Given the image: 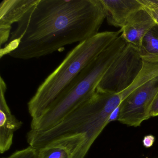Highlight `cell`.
<instances>
[{
	"mask_svg": "<svg viewBox=\"0 0 158 158\" xmlns=\"http://www.w3.org/2000/svg\"><path fill=\"white\" fill-rule=\"evenodd\" d=\"M109 25L122 28L137 12L143 9L138 0H101Z\"/></svg>",
	"mask_w": 158,
	"mask_h": 158,
	"instance_id": "obj_9",
	"label": "cell"
},
{
	"mask_svg": "<svg viewBox=\"0 0 158 158\" xmlns=\"http://www.w3.org/2000/svg\"><path fill=\"white\" fill-rule=\"evenodd\" d=\"M105 19L101 0H38L17 23L0 57L27 60L49 55L97 35Z\"/></svg>",
	"mask_w": 158,
	"mask_h": 158,
	"instance_id": "obj_1",
	"label": "cell"
},
{
	"mask_svg": "<svg viewBox=\"0 0 158 158\" xmlns=\"http://www.w3.org/2000/svg\"><path fill=\"white\" fill-rule=\"evenodd\" d=\"M7 85L0 77V153L8 151L11 147L15 131L22 127L23 123L12 114L5 98Z\"/></svg>",
	"mask_w": 158,
	"mask_h": 158,
	"instance_id": "obj_8",
	"label": "cell"
},
{
	"mask_svg": "<svg viewBox=\"0 0 158 158\" xmlns=\"http://www.w3.org/2000/svg\"><path fill=\"white\" fill-rule=\"evenodd\" d=\"M38 0H3L0 4V44L9 41L12 25L21 21Z\"/></svg>",
	"mask_w": 158,
	"mask_h": 158,
	"instance_id": "obj_7",
	"label": "cell"
},
{
	"mask_svg": "<svg viewBox=\"0 0 158 158\" xmlns=\"http://www.w3.org/2000/svg\"><path fill=\"white\" fill-rule=\"evenodd\" d=\"M139 53L143 61L158 63V26L155 24L142 39Z\"/></svg>",
	"mask_w": 158,
	"mask_h": 158,
	"instance_id": "obj_11",
	"label": "cell"
},
{
	"mask_svg": "<svg viewBox=\"0 0 158 158\" xmlns=\"http://www.w3.org/2000/svg\"><path fill=\"white\" fill-rule=\"evenodd\" d=\"M155 24L149 15L142 9L135 13L121 28V35L127 44L138 51L143 38Z\"/></svg>",
	"mask_w": 158,
	"mask_h": 158,
	"instance_id": "obj_10",
	"label": "cell"
},
{
	"mask_svg": "<svg viewBox=\"0 0 158 158\" xmlns=\"http://www.w3.org/2000/svg\"><path fill=\"white\" fill-rule=\"evenodd\" d=\"M143 66L138 51L127 44L104 74L97 90L113 94L124 91L135 82Z\"/></svg>",
	"mask_w": 158,
	"mask_h": 158,
	"instance_id": "obj_5",
	"label": "cell"
},
{
	"mask_svg": "<svg viewBox=\"0 0 158 158\" xmlns=\"http://www.w3.org/2000/svg\"><path fill=\"white\" fill-rule=\"evenodd\" d=\"M38 150L29 146L23 149L16 151L7 157L2 158H37Z\"/></svg>",
	"mask_w": 158,
	"mask_h": 158,
	"instance_id": "obj_14",
	"label": "cell"
},
{
	"mask_svg": "<svg viewBox=\"0 0 158 158\" xmlns=\"http://www.w3.org/2000/svg\"><path fill=\"white\" fill-rule=\"evenodd\" d=\"M155 138L152 135L146 136L143 139V144L147 148H150L153 145Z\"/></svg>",
	"mask_w": 158,
	"mask_h": 158,
	"instance_id": "obj_15",
	"label": "cell"
},
{
	"mask_svg": "<svg viewBox=\"0 0 158 158\" xmlns=\"http://www.w3.org/2000/svg\"><path fill=\"white\" fill-rule=\"evenodd\" d=\"M145 10L158 26V0H138Z\"/></svg>",
	"mask_w": 158,
	"mask_h": 158,
	"instance_id": "obj_13",
	"label": "cell"
},
{
	"mask_svg": "<svg viewBox=\"0 0 158 158\" xmlns=\"http://www.w3.org/2000/svg\"><path fill=\"white\" fill-rule=\"evenodd\" d=\"M158 96V76L134 90L120 105L118 120L128 126H139L152 117V104Z\"/></svg>",
	"mask_w": 158,
	"mask_h": 158,
	"instance_id": "obj_6",
	"label": "cell"
},
{
	"mask_svg": "<svg viewBox=\"0 0 158 158\" xmlns=\"http://www.w3.org/2000/svg\"><path fill=\"white\" fill-rule=\"evenodd\" d=\"M121 34L120 30L99 32L72 49L28 102L31 122L39 119L80 73Z\"/></svg>",
	"mask_w": 158,
	"mask_h": 158,
	"instance_id": "obj_3",
	"label": "cell"
},
{
	"mask_svg": "<svg viewBox=\"0 0 158 158\" xmlns=\"http://www.w3.org/2000/svg\"><path fill=\"white\" fill-rule=\"evenodd\" d=\"M37 158H71L67 151L58 147H48L38 150Z\"/></svg>",
	"mask_w": 158,
	"mask_h": 158,
	"instance_id": "obj_12",
	"label": "cell"
},
{
	"mask_svg": "<svg viewBox=\"0 0 158 158\" xmlns=\"http://www.w3.org/2000/svg\"><path fill=\"white\" fill-rule=\"evenodd\" d=\"M126 45L120 35L80 73L39 119L31 122V130L50 129L90 98L108 68Z\"/></svg>",
	"mask_w": 158,
	"mask_h": 158,
	"instance_id": "obj_4",
	"label": "cell"
},
{
	"mask_svg": "<svg viewBox=\"0 0 158 158\" xmlns=\"http://www.w3.org/2000/svg\"><path fill=\"white\" fill-rule=\"evenodd\" d=\"M152 117H156L158 116V96L155 99L152 104L151 110Z\"/></svg>",
	"mask_w": 158,
	"mask_h": 158,
	"instance_id": "obj_17",
	"label": "cell"
},
{
	"mask_svg": "<svg viewBox=\"0 0 158 158\" xmlns=\"http://www.w3.org/2000/svg\"><path fill=\"white\" fill-rule=\"evenodd\" d=\"M120 107L118 106L116 109H115L113 112L111 114L110 118L109 119V123L113 121L118 120L119 117V113H120Z\"/></svg>",
	"mask_w": 158,
	"mask_h": 158,
	"instance_id": "obj_16",
	"label": "cell"
},
{
	"mask_svg": "<svg viewBox=\"0 0 158 158\" xmlns=\"http://www.w3.org/2000/svg\"><path fill=\"white\" fill-rule=\"evenodd\" d=\"M122 101L118 93L97 90L90 98L50 129L30 130L27 134V143L37 150L58 147L67 151L71 158H85L109 124L111 114Z\"/></svg>",
	"mask_w": 158,
	"mask_h": 158,
	"instance_id": "obj_2",
	"label": "cell"
}]
</instances>
